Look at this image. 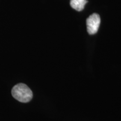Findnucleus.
Masks as SVG:
<instances>
[{
	"instance_id": "nucleus-1",
	"label": "nucleus",
	"mask_w": 121,
	"mask_h": 121,
	"mask_svg": "<svg viewBox=\"0 0 121 121\" xmlns=\"http://www.w3.org/2000/svg\"><path fill=\"white\" fill-rule=\"evenodd\" d=\"M12 95L15 99L22 103H28L33 98V93L26 85L22 83L16 84L11 90Z\"/></svg>"
},
{
	"instance_id": "nucleus-2",
	"label": "nucleus",
	"mask_w": 121,
	"mask_h": 121,
	"mask_svg": "<svg viewBox=\"0 0 121 121\" xmlns=\"http://www.w3.org/2000/svg\"><path fill=\"white\" fill-rule=\"evenodd\" d=\"M100 24V17L98 13H94L86 19L87 32L89 34H96Z\"/></svg>"
},
{
	"instance_id": "nucleus-3",
	"label": "nucleus",
	"mask_w": 121,
	"mask_h": 121,
	"mask_svg": "<svg viewBox=\"0 0 121 121\" xmlns=\"http://www.w3.org/2000/svg\"><path fill=\"white\" fill-rule=\"evenodd\" d=\"M87 2V0H71L70 5L76 11H80L84 9Z\"/></svg>"
}]
</instances>
